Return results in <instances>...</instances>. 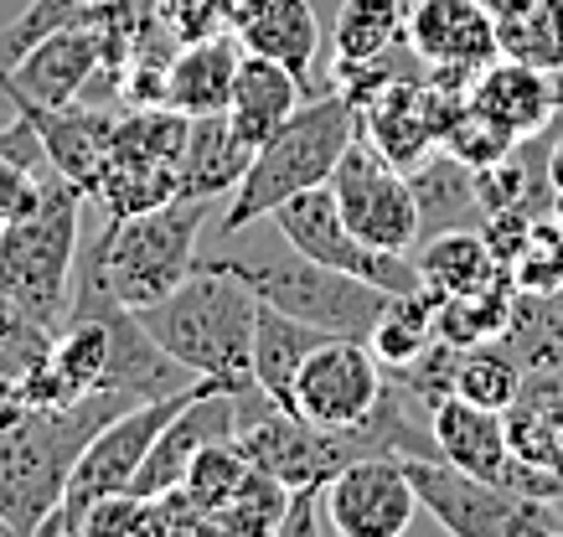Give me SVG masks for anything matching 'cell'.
I'll use <instances>...</instances> for the list:
<instances>
[{
  "mask_svg": "<svg viewBox=\"0 0 563 537\" xmlns=\"http://www.w3.org/2000/svg\"><path fill=\"white\" fill-rule=\"evenodd\" d=\"M212 202L207 197H172L151 212L103 217L99 238L78 248V279H73V311L124 305L145 311L166 300L202 259V223Z\"/></svg>",
  "mask_w": 563,
  "mask_h": 537,
  "instance_id": "obj_1",
  "label": "cell"
},
{
  "mask_svg": "<svg viewBox=\"0 0 563 537\" xmlns=\"http://www.w3.org/2000/svg\"><path fill=\"white\" fill-rule=\"evenodd\" d=\"M145 399L130 393H88L68 409H32L0 399V522L5 533L32 537L57 512L68 476L93 434Z\"/></svg>",
  "mask_w": 563,
  "mask_h": 537,
  "instance_id": "obj_2",
  "label": "cell"
},
{
  "mask_svg": "<svg viewBox=\"0 0 563 537\" xmlns=\"http://www.w3.org/2000/svg\"><path fill=\"white\" fill-rule=\"evenodd\" d=\"M135 315L187 372L218 382L222 393H254L258 295L249 279L197 259V269L176 284L172 295Z\"/></svg>",
  "mask_w": 563,
  "mask_h": 537,
  "instance_id": "obj_3",
  "label": "cell"
},
{
  "mask_svg": "<svg viewBox=\"0 0 563 537\" xmlns=\"http://www.w3.org/2000/svg\"><path fill=\"white\" fill-rule=\"evenodd\" d=\"M202 264L233 269L239 279L254 284V295L274 311L295 315L306 326L325 331V336H357L367 342L377 326V315L388 305V290H377L357 275H342L331 264L300 254L274 217H264V238L243 243V233H222V248L202 254Z\"/></svg>",
  "mask_w": 563,
  "mask_h": 537,
  "instance_id": "obj_4",
  "label": "cell"
},
{
  "mask_svg": "<svg viewBox=\"0 0 563 537\" xmlns=\"http://www.w3.org/2000/svg\"><path fill=\"white\" fill-rule=\"evenodd\" d=\"M357 130H362L357 109L346 104L336 88L321 93V99H306V104L295 109L290 120L254 150L243 181L233 187L228 208H222V233L264 223V217H274V208H285L290 197H300V191H310V187H325L331 171H336V160H342V150L357 139Z\"/></svg>",
  "mask_w": 563,
  "mask_h": 537,
  "instance_id": "obj_5",
  "label": "cell"
},
{
  "mask_svg": "<svg viewBox=\"0 0 563 537\" xmlns=\"http://www.w3.org/2000/svg\"><path fill=\"white\" fill-rule=\"evenodd\" d=\"M88 197L57 176L32 212L0 227V295L11 311L47 331H63L73 311V279H78V217Z\"/></svg>",
  "mask_w": 563,
  "mask_h": 537,
  "instance_id": "obj_6",
  "label": "cell"
},
{
  "mask_svg": "<svg viewBox=\"0 0 563 537\" xmlns=\"http://www.w3.org/2000/svg\"><path fill=\"white\" fill-rule=\"evenodd\" d=\"M202 388L207 382L187 388V393H172V399H145V403H135V409H124L120 418H109L84 445V455H78V466H73V476H68V491H63L57 512L42 522V533L78 537V522H84L88 506L103 502V496H114V491H130V481L140 476V466H145V455H151V445H155V434L166 429ZM212 388H218V382H212Z\"/></svg>",
  "mask_w": 563,
  "mask_h": 537,
  "instance_id": "obj_7",
  "label": "cell"
},
{
  "mask_svg": "<svg viewBox=\"0 0 563 537\" xmlns=\"http://www.w3.org/2000/svg\"><path fill=\"white\" fill-rule=\"evenodd\" d=\"M419 506L455 537H548L563 533V517L553 502L517 496L507 485H492L481 476L444 466V460H404Z\"/></svg>",
  "mask_w": 563,
  "mask_h": 537,
  "instance_id": "obj_8",
  "label": "cell"
},
{
  "mask_svg": "<svg viewBox=\"0 0 563 537\" xmlns=\"http://www.w3.org/2000/svg\"><path fill=\"white\" fill-rule=\"evenodd\" d=\"M429 434H434V450H440L444 466L465 470V476H481V481L507 485L517 496H538V502H559L563 496V470L517 460L512 439H507V418L496 409H481V403L444 393L429 409Z\"/></svg>",
  "mask_w": 563,
  "mask_h": 537,
  "instance_id": "obj_9",
  "label": "cell"
},
{
  "mask_svg": "<svg viewBox=\"0 0 563 537\" xmlns=\"http://www.w3.org/2000/svg\"><path fill=\"white\" fill-rule=\"evenodd\" d=\"M325 187L336 191L342 217L352 223V233L362 243H373L383 254H409L419 243V202H413L409 171H398L393 160H383V150L362 130L342 150Z\"/></svg>",
  "mask_w": 563,
  "mask_h": 537,
  "instance_id": "obj_10",
  "label": "cell"
},
{
  "mask_svg": "<svg viewBox=\"0 0 563 537\" xmlns=\"http://www.w3.org/2000/svg\"><path fill=\"white\" fill-rule=\"evenodd\" d=\"M274 227H279L300 254L331 264V269H342V275L367 279V284L388 290V295H404V290H419V284H424L409 254H383V248H373V243H362L357 233H352V223L342 217V202H336L331 187H310V191H300V197H290L285 208H274Z\"/></svg>",
  "mask_w": 563,
  "mask_h": 537,
  "instance_id": "obj_11",
  "label": "cell"
},
{
  "mask_svg": "<svg viewBox=\"0 0 563 537\" xmlns=\"http://www.w3.org/2000/svg\"><path fill=\"white\" fill-rule=\"evenodd\" d=\"M383 388H388V367L377 362V351L367 342L325 336L295 378L290 414H300L316 429H357L377 409Z\"/></svg>",
  "mask_w": 563,
  "mask_h": 537,
  "instance_id": "obj_12",
  "label": "cell"
},
{
  "mask_svg": "<svg viewBox=\"0 0 563 537\" xmlns=\"http://www.w3.org/2000/svg\"><path fill=\"white\" fill-rule=\"evenodd\" d=\"M419 491L398 455H362L325 481V517L336 537H398L413 527Z\"/></svg>",
  "mask_w": 563,
  "mask_h": 537,
  "instance_id": "obj_13",
  "label": "cell"
},
{
  "mask_svg": "<svg viewBox=\"0 0 563 537\" xmlns=\"http://www.w3.org/2000/svg\"><path fill=\"white\" fill-rule=\"evenodd\" d=\"M103 68V36L93 21L63 26V32L42 36L32 53H21L11 68H0V93L5 99H26V104H78V93L93 83Z\"/></svg>",
  "mask_w": 563,
  "mask_h": 537,
  "instance_id": "obj_14",
  "label": "cell"
},
{
  "mask_svg": "<svg viewBox=\"0 0 563 537\" xmlns=\"http://www.w3.org/2000/svg\"><path fill=\"white\" fill-rule=\"evenodd\" d=\"M409 47L429 68H486L496 47V16L481 0H413L409 5Z\"/></svg>",
  "mask_w": 563,
  "mask_h": 537,
  "instance_id": "obj_15",
  "label": "cell"
},
{
  "mask_svg": "<svg viewBox=\"0 0 563 537\" xmlns=\"http://www.w3.org/2000/svg\"><path fill=\"white\" fill-rule=\"evenodd\" d=\"M11 109L36 124V135L47 145V160L88 197L103 171V160H109V150H114L120 114H103V109H84V104L47 109V104H26V99H11Z\"/></svg>",
  "mask_w": 563,
  "mask_h": 537,
  "instance_id": "obj_16",
  "label": "cell"
},
{
  "mask_svg": "<svg viewBox=\"0 0 563 537\" xmlns=\"http://www.w3.org/2000/svg\"><path fill=\"white\" fill-rule=\"evenodd\" d=\"M233 36L243 53L274 57L306 83L316 57H321V21H316V0H239L233 11Z\"/></svg>",
  "mask_w": 563,
  "mask_h": 537,
  "instance_id": "obj_17",
  "label": "cell"
},
{
  "mask_svg": "<svg viewBox=\"0 0 563 537\" xmlns=\"http://www.w3.org/2000/svg\"><path fill=\"white\" fill-rule=\"evenodd\" d=\"M471 104L496 120L507 135L528 139L543 135L548 124L559 120V99H553V78L543 68H528L517 57H492L471 83Z\"/></svg>",
  "mask_w": 563,
  "mask_h": 537,
  "instance_id": "obj_18",
  "label": "cell"
},
{
  "mask_svg": "<svg viewBox=\"0 0 563 537\" xmlns=\"http://www.w3.org/2000/svg\"><path fill=\"white\" fill-rule=\"evenodd\" d=\"M243 63V42L233 32L181 42L166 72V109L176 114H222L233 99V78Z\"/></svg>",
  "mask_w": 563,
  "mask_h": 537,
  "instance_id": "obj_19",
  "label": "cell"
},
{
  "mask_svg": "<svg viewBox=\"0 0 563 537\" xmlns=\"http://www.w3.org/2000/svg\"><path fill=\"white\" fill-rule=\"evenodd\" d=\"M300 104H306V83L285 63L243 53L239 78H233V99H228V124L239 130V139L249 150H258Z\"/></svg>",
  "mask_w": 563,
  "mask_h": 537,
  "instance_id": "obj_20",
  "label": "cell"
},
{
  "mask_svg": "<svg viewBox=\"0 0 563 537\" xmlns=\"http://www.w3.org/2000/svg\"><path fill=\"white\" fill-rule=\"evenodd\" d=\"M409 259L434 295H465V290H481V284H496V279H512V269L492 254V243L481 238V227H450V233L419 238L409 248Z\"/></svg>",
  "mask_w": 563,
  "mask_h": 537,
  "instance_id": "obj_21",
  "label": "cell"
},
{
  "mask_svg": "<svg viewBox=\"0 0 563 537\" xmlns=\"http://www.w3.org/2000/svg\"><path fill=\"white\" fill-rule=\"evenodd\" d=\"M249 160H254V150L228 124V109L222 114H191L187 156H181V197H207V202L233 197Z\"/></svg>",
  "mask_w": 563,
  "mask_h": 537,
  "instance_id": "obj_22",
  "label": "cell"
},
{
  "mask_svg": "<svg viewBox=\"0 0 563 537\" xmlns=\"http://www.w3.org/2000/svg\"><path fill=\"white\" fill-rule=\"evenodd\" d=\"M409 187H413V202H419V238L486 223V208L476 197V171L465 160L444 156V150H434V156H424L413 166Z\"/></svg>",
  "mask_w": 563,
  "mask_h": 537,
  "instance_id": "obj_23",
  "label": "cell"
},
{
  "mask_svg": "<svg viewBox=\"0 0 563 537\" xmlns=\"http://www.w3.org/2000/svg\"><path fill=\"white\" fill-rule=\"evenodd\" d=\"M501 347L517 357L522 367V388H563V290L548 295H528L517 290L512 305V326L501 336Z\"/></svg>",
  "mask_w": 563,
  "mask_h": 537,
  "instance_id": "obj_24",
  "label": "cell"
},
{
  "mask_svg": "<svg viewBox=\"0 0 563 537\" xmlns=\"http://www.w3.org/2000/svg\"><path fill=\"white\" fill-rule=\"evenodd\" d=\"M325 342V331L306 326V321H295V315L274 311L258 300V326H254V388L264 393L269 403L279 409H290L295 399V378H300V367L306 357Z\"/></svg>",
  "mask_w": 563,
  "mask_h": 537,
  "instance_id": "obj_25",
  "label": "cell"
},
{
  "mask_svg": "<svg viewBox=\"0 0 563 537\" xmlns=\"http://www.w3.org/2000/svg\"><path fill=\"white\" fill-rule=\"evenodd\" d=\"M57 176L63 171L47 160V145L36 135V124L26 114H16L0 130V227L21 217V212H32Z\"/></svg>",
  "mask_w": 563,
  "mask_h": 537,
  "instance_id": "obj_26",
  "label": "cell"
},
{
  "mask_svg": "<svg viewBox=\"0 0 563 537\" xmlns=\"http://www.w3.org/2000/svg\"><path fill=\"white\" fill-rule=\"evenodd\" d=\"M434 311H440V295H434L429 284L404 290V295H388L373 336H367V347L377 351V362L383 367H409L413 357H424V351L440 342Z\"/></svg>",
  "mask_w": 563,
  "mask_h": 537,
  "instance_id": "obj_27",
  "label": "cell"
},
{
  "mask_svg": "<svg viewBox=\"0 0 563 537\" xmlns=\"http://www.w3.org/2000/svg\"><path fill=\"white\" fill-rule=\"evenodd\" d=\"M512 305H517L512 279H496V284H481V290H465V295H440V311H434L440 342H450V347L501 342L507 326H512Z\"/></svg>",
  "mask_w": 563,
  "mask_h": 537,
  "instance_id": "obj_28",
  "label": "cell"
},
{
  "mask_svg": "<svg viewBox=\"0 0 563 537\" xmlns=\"http://www.w3.org/2000/svg\"><path fill=\"white\" fill-rule=\"evenodd\" d=\"M409 36V0H342L331 26V63H362Z\"/></svg>",
  "mask_w": 563,
  "mask_h": 537,
  "instance_id": "obj_29",
  "label": "cell"
},
{
  "mask_svg": "<svg viewBox=\"0 0 563 537\" xmlns=\"http://www.w3.org/2000/svg\"><path fill=\"white\" fill-rule=\"evenodd\" d=\"M501 418H507V439H512L517 460L543 470H563V388L528 382Z\"/></svg>",
  "mask_w": 563,
  "mask_h": 537,
  "instance_id": "obj_30",
  "label": "cell"
},
{
  "mask_svg": "<svg viewBox=\"0 0 563 537\" xmlns=\"http://www.w3.org/2000/svg\"><path fill=\"white\" fill-rule=\"evenodd\" d=\"M450 393L481 409L507 414L522 393V367L501 342H481V347H455L450 357Z\"/></svg>",
  "mask_w": 563,
  "mask_h": 537,
  "instance_id": "obj_31",
  "label": "cell"
},
{
  "mask_svg": "<svg viewBox=\"0 0 563 537\" xmlns=\"http://www.w3.org/2000/svg\"><path fill=\"white\" fill-rule=\"evenodd\" d=\"M285 506H290V485L254 466L239 491L212 512V537H274Z\"/></svg>",
  "mask_w": 563,
  "mask_h": 537,
  "instance_id": "obj_32",
  "label": "cell"
},
{
  "mask_svg": "<svg viewBox=\"0 0 563 537\" xmlns=\"http://www.w3.org/2000/svg\"><path fill=\"white\" fill-rule=\"evenodd\" d=\"M501 57H517L528 68L559 72L563 68V0H532L528 11L496 21Z\"/></svg>",
  "mask_w": 563,
  "mask_h": 537,
  "instance_id": "obj_33",
  "label": "cell"
},
{
  "mask_svg": "<svg viewBox=\"0 0 563 537\" xmlns=\"http://www.w3.org/2000/svg\"><path fill=\"white\" fill-rule=\"evenodd\" d=\"M249 470H254L249 450L239 445V434H228V439H212V445H207V450L191 460L181 491H187L191 502H197L207 517H212V512H218V506L243 485V476H249Z\"/></svg>",
  "mask_w": 563,
  "mask_h": 537,
  "instance_id": "obj_34",
  "label": "cell"
},
{
  "mask_svg": "<svg viewBox=\"0 0 563 537\" xmlns=\"http://www.w3.org/2000/svg\"><path fill=\"white\" fill-rule=\"evenodd\" d=\"M512 284L528 290V295H548V290H563V227L553 212L532 217L528 238L512 259Z\"/></svg>",
  "mask_w": 563,
  "mask_h": 537,
  "instance_id": "obj_35",
  "label": "cell"
},
{
  "mask_svg": "<svg viewBox=\"0 0 563 537\" xmlns=\"http://www.w3.org/2000/svg\"><path fill=\"white\" fill-rule=\"evenodd\" d=\"M440 150H444V156H455V160H465L471 171H481V166H496V160L512 156L517 135H507L496 120H486L476 104H461V109H455V120L444 124Z\"/></svg>",
  "mask_w": 563,
  "mask_h": 537,
  "instance_id": "obj_36",
  "label": "cell"
},
{
  "mask_svg": "<svg viewBox=\"0 0 563 537\" xmlns=\"http://www.w3.org/2000/svg\"><path fill=\"white\" fill-rule=\"evenodd\" d=\"M88 21V0H32L5 32H0V68H11L21 53H32L42 36L63 32V26H78Z\"/></svg>",
  "mask_w": 563,
  "mask_h": 537,
  "instance_id": "obj_37",
  "label": "cell"
},
{
  "mask_svg": "<svg viewBox=\"0 0 563 537\" xmlns=\"http://www.w3.org/2000/svg\"><path fill=\"white\" fill-rule=\"evenodd\" d=\"M145 527H151V502L135 491H114L84 512L78 537H145Z\"/></svg>",
  "mask_w": 563,
  "mask_h": 537,
  "instance_id": "obj_38",
  "label": "cell"
},
{
  "mask_svg": "<svg viewBox=\"0 0 563 537\" xmlns=\"http://www.w3.org/2000/svg\"><path fill=\"white\" fill-rule=\"evenodd\" d=\"M331 533L325 517V485H290V506L279 517V537H310V533Z\"/></svg>",
  "mask_w": 563,
  "mask_h": 537,
  "instance_id": "obj_39",
  "label": "cell"
},
{
  "mask_svg": "<svg viewBox=\"0 0 563 537\" xmlns=\"http://www.w3.org/2000/svg\"><path fill=\"white\" fill-rule=\"evenodd\" d=\"M481 5H486L496 21H507V16H517V11H528L532 0H481Z\"/></svg>",
  "mask_w": 563,
  "mask_h": 537,
  "instance_id": "obj_40",
  "label": "cell"
},
{
  "mask_svg": "<svg viewBox=\"0 0 563 537\" xmlns=\"http://www.w3.org/2000/svg\"><path fill=\"white\" fill-rule=\"evenodd\" d=\"M548 78H553V99H559V109H563V68H559V72H548Z\"/></svg>",
  "mask_w": 563,
  "mask_h": 537,
  "instance_id": "obj_41",
  "label": "cell"
},
{
  "mask_svg": "<svg viewBox=\"0 0 563 537\" xmlns=\"http://www.w3.org/2000/svg\"><path fill=\"white\" fill-rule=\"evenodd\" d=\"M548 212H553V217H559V227H563V191H553V208H548Z\"/></svg>",
  "mask_w": 563,
  "mask_h": 537,
  "instance_id": "obj_42",
  "label": "cell"
},
{
  "mask_svg": "<svg viewBox=\"0 0 563 537\" xmlns=\"http://www.w3.org/2000/svg\"><path fill=\"white\" fill-rule=\"evenodd\" d=\"M161 5H176V0H161Z\"/></svg>",
  "mask_w": 563,
  "mask_h": 537,
  "instance_id": "obj_43",
  "label": "cell"
},
{
  "mask_svg": "<svg viewBox=\"0 0 563 537\" xmlns=\"http://www.w3.org/2000/svg\"><path fill=\"white\" fill-rule=\"evenodd\" d=\"M88 5H103V0H88Z\"/></svg>",
  "mask_w": 563,
  "mask_h": 537,
  "instance_id": "obj_44",
  "label": "cell"
}]
</instances>
